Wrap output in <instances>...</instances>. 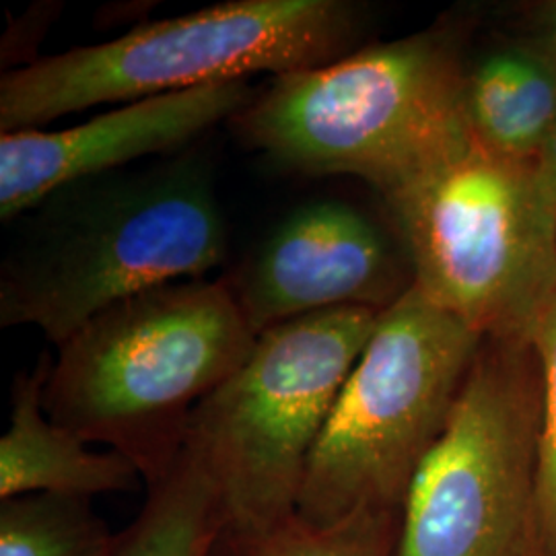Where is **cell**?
I'll list each match as a JSON object with an SVG mask.
<instances>
[{
    "instance_id": "6da1fadb",
    "label": "cell",
    "mask_w": 556,
    "mask_h": 556,
    "mask_svg": "<svg viewBox=\"0 0 556 556\" xmlns=\"http://www.w3.org/2000/svg\"><path fill=\"white\" fill-rule=\"evenodd\" d=\"M27 217L2 262L0 321L36 326L56 346L119 301L227 258L213 179L192 155L66 186Z\"/></svg>"
},
{
    "instance_id": "7a4b0ae2",
    "label": "cell",
    "mask_w": 556,
    "mask_h": 556,
    "mask_svg": "<svg viewBox=\"0 0 556 556\" xmlns=\"http://www.w3.org/2000/svg\"><path fill=\"white\" fill-rule=\"evenodd\" d=\"M464 75L456 41L422 31L275 77L229 124L287 172L353 176L388 202L477 144Z\"/></svg>"
},
{
    "instance_id": "3957f363",
    "label": "cell",
    "mask_w": 556,
    "mask_h": 556,
    "mask_svg": "<svg viewBox=\"0 0 556 556\" xmlns=\"http://www.w3.org/2000/svg\"><path fill=\"white\" fill-rule=\"evenodd\" d=\"M256 340L227 278L169 282L103 309L60 344L43 410L130 459L151 486L172 470L197 406Z\"/></svg>"
},
{
    "instance_id": "277c9868",
    "label": "cell",
    "mask_w": 556,
    "mask_h": 556,
    "mask_svg": "<svg viewBox=\"0 0 556 556\" xmlns=\"http://www.w3.org/2000/svg\"><path fill=\"white\" fill-rule=\"evenodd\" d=\"M358 31L361 9L346 0H229L142 23L4 73L0 132L258 73L309 71L351 54Z\"/></svg>"
},
{
    "instance_id": "5b68a950",
    "label": "cell",
    "mask_w": 556,
    "mask_h": 556,
    "mask_svg": "<svg viewBox=\"0 0 556 556\" xmlns=\"http://www.w3.org/2000/svg\"><path fill=\"white\" fill-rule=\"evenodd\" d=\"M379 314L342 307L278 324L197 406L178 457L215 486L225 532L262 534L298 516L309 459Z\"/></svg>"
},
{
    "instance_id": "8992f818",
    "label": "cell",
    "mask_w": 556,
    "mask_h": 556,
    "mask_svg": "<svg viewBox=\"0 0 556 556\" xmlns=\"http://www.w3.org/2000/svg\"><path fill=\"white\" fill-rule=\"evenodd\" d=\"M484 338L410 287L379 314L318 439L298 516L316 526L400 514Z\"/></svg>"
},
{
    "instance_id": "52a82bcc",
    "label": "cell",
    "mask_w": 556,
    "mask_h": 556,
    "mask_svg": "<svg viewBox=\"0 0 556 556\" xmlns=\"http://www.w3.org/2000/svg\"><path fill=\"white\" fill-rule=\"evenodd\" d=\"M386 204L422 298L484 340L530 344L556 291V206L534 163L475 144Z\"/></svg>"
},
{
    "instance_id": "ba28073f",
    "label": "cell",
    "mask_w": 556,
    "mask_h": 556,
    "mask_svg": "<svg viewBox=\"0 0 556 556\" xmlns=\"http://www.w3.org/2000/svg\"><path fill=\"white\" fill-rule=\"evenodd\" d=\"M540 420L532 346L484 340L402 503L396 556H540Z\"/></svg>"
},
{
    "instance_id": "9c48e42d",
    "label": "cell",
    "mask_w": 556,
    "mask_h": 556,
    "mask_svg": "<svg viewBox=\"0 0 556 556\" xmlns=\"http://www.w3.org/2000/svg\"><path fill=\"white\" fill-rule=\"evenodd\" d=\"M225 278L258 337L330 309L383 312L413 287L378 223L340 200L301 204Z\"/></svg>"
},
{
    "instance_id": "30bf717a",
    "label": "cell",
    "mask_w": 556,
    "mask_h": 556,
    "mask_svg": "<svg viewBox=\"0 0 556 556\" xmlns=\"http://www.w3.org/2000/svg\"><path fill=\"white\" fill-rule=\"evenodd\" d=\"M233 80L119 103L71 128H27L0 135V219L13 223L62 188L172 155L254 100Z\"/></svg>"
},
{
    "instance_id": "8fae6325",
    "label": "cell",
    "mask_w": 556,
    "mask_h": 556,
    "mask_svg": "<svg viewBox=\"0 0 556 556\" xmlns=\"http://www.w3.org/2000/svg\"><path fill=\"white\" fill-rule=\"evenodd\" d=\"M52 361L43 353L13 381L9 429L0 438V501L25 495L93 501L137 491L144 480L130 459L89 450L87 441L46 415L41 394Z\"/></svg>"
},
{
    "instance_id": "7c38bea8",
    "label": "cell",
    "mask_w": 556,
    "mask_h": 556,
    "mask_svg": "<svg viewBox=\"0 0 556 556\" xmlns=\"http://www.w3.org/2000/svg\"><path fill=\"white\" fill-rule=\"evenodd\" d=\"M464 100L478 147L534 163L556 122V60L540 41L493 50L466 66Z\"/></svg>"
},
{
    "instance_id": "4fadbf2b",
    "label": "cell",
    "mask_w": 556,
    "mask_h": 556,
    "mask_svg": "<svg viewBox=\"0 0 556 556\" xmlns=\"http://www.w3.org/2000/svg\"><path fill=\"white\" fill-rule=\"evenodd\" d=\"M227 528L215 486L178 457L147 486L137 519L119 532L118 556H213Z\"/></svg>"
},
{
    "instance_id": "5bb4252c",
    "label": "cell",
    "mask_w": 556,
    "mask_h": 556,
    "mask_svg": "<svg viewBox=\"0 0 556 556\" xmlns=\"http://www.w3.org/2000/svg\"><path fill=\"white\" fill-rule=\"evenodd\" d=\"M119 532L91 498L25 495L0 501V556H118Z\"/></svg>"
},
{
    "instance_id": "9a60e30c",
    "label": "cell",
    "mask_w": 556,
    "mask_h": 556,
    "mask_svg": "<svg viewBox=\"0 0 556 556\" xmlns=\"http://www.w3.org/2000/svg\"><path fill=\"white\" fill-rule=\"evenodd\" d=\"M400 514L361 511L316 526L295 516L262 534L223 532L213 556H396Z\"/></svg>"
},
{
    "instance_id": "2e32d148",
    "label": "cell",
    "mask_w": 556,
    "mask_h": 556,
    "mask_svg": "<svg viewBox=\"0 0 556 556\" xmlns=\"http://www.w3.org/2000/svg\"><path fill=\"white\" fill-rule=\"evenodd\" d=\"M542 381L538 443V551L556 556V291L530 337Z\"/></svg>"
},
{
    "instance_id": "e0dca14e",
    "label": "cell",
    "mask_w": 556,
    "mask_h": 556,
    "mask_svg": "<svg viewBox=\"0 0 556 556\" xmlns=\"http://www.w3.org/2000/svg\"><path fill=\"white\" fill-rule=\"evenodd\" d=\"M534 174H536L546 199L556 206V122L534 161Z\"/></svg>"
},
{
    "instance_id": "ac0fdd59",
    "label": "cell",
    "mask_w": 556,
    "mask_h": 556,
    "mask_svg": "<svg viewBox=\"0 0 556 556\" xmlns=\"http://www.w3.org/2000/svg\"><path fill=\"white\" fill-rule=\"evenodd\" d=\"M540 43L546 48V52L556 60V2H551L544 11L542 20V38Z\"/></svg>"
}]
</instances>
